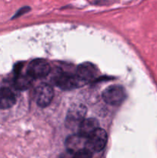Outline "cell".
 <instances>
[{"instance_id": "obj_1", "label": "cell", "mask_w": 157, "mask_h": 158, "mask_svg": "<svg viewBox=\"0 0 157 158\" xmlns=\"http://www.w3.org/2000/svg\"><path fill=\"white\" fill-rule=\"evenodd\" d=\"M107 134L106 131L98 128L87 138L86 149L92 152H99L104 149L107 143Z\"/></svg>"}, {"instance_id": "obj_2", "label": "cell", "mask_w": 157, "mask_h": 158, "mask_svg": "<svg viewBox=\"0 0 157 158\" xmlns=\"http://www.w3.org/2000/svg\"><path fill=\"white\" fill-rule=\"evenodd\" d=\"M103 100L109 104L117 106L124 101L126 97V93L123 86H112L103 91Z\"/></svg>"}, {"instance_id": "obj_3", "label": "cell", "mask_w": 157, "mask_h": 158, "mask_svg": "<svg viewBox=\"0 0 157 158\" xmlns=\"http://www.w3.org/2000/svg\"><path fill=\"white\" fill-rule=\"evenodd\" d=\"M86 114V108L83 104L72 105L69 108L66 115V123L69 127L78 128L82 122L85 120L84 117Z\"/></svg>"}, {"instance_id": "obj_4", "label": "cell", "mask_w": 157, "mask_h": 158, "mask_svg": "<svg viewBox=\"0 0 157 158\" xmlns=\"http://www.w3.org/2000/svg\"><path fill=\"white\" fill-rule=\"evenodd\" d=\"M50 71V65L47 61L42 59H37L31 62L29 65L27 73L32 79H38L46 77Z\"/></svg>"}, {"instance_id": "obj_5", "label": "cell", "mask_w": 157, "mask_h": 158, "mask_svg": "<svg viewBox=\"0 0 157 158\" xmlns=\"http://www.w3.org/2000/svg\"><path fill=\"white\" fill-rule=\"evenodd\" d=\"M55 85L63 90H71L79 86L81 80L77 76L61 73L56 75L54 80Z\"/></svg>"}, {"instance_id": "obj_6", "label": "cell", "mask_w": 157, "mask_h": 158, "mask_svg": "<svg viewBox=\"0 0 157 158\" xmlns=\"http://www.w3.org/2000/svg\"><path fill=\"white\" fill-rule=\"evenodd\" d=\"M53 89L50 85L42 83L35 89L36 103L40 107L49 106L53 98Z\"/></svg>"}, {"instance_id": "obj_7", "label": "cell", "mask_w": 157, "mask_h": 158, "mask_svg": "<svg viewBox=\"0 0 157 158\" xmlns=\"http://www.w3.org/2000/svg\"><path fill=\"white\" fill-rule=\"evenodd\" d=\"M97 73L96 66L89 62L82 63L77 68L76 76L82 82L94 80L97 77Z\"/></svg>"}, {"instance_id": "obj_8", "label": "cell", "mask_w": 157, "mask_h": 158, "mask_svg": "<svg viewBox=\"0 0 157 158\" xmlns=\"http://www.w3.org/2000/svg\"><path fill=\"white\" fill-rule=\"evenodd\" d=\"M86 142L87 138L82 137L79 134H76L70 136L66 139V146L68 151L74 154L81 150L85 149L86 148Z\"/></svg>"}, {"instance_id": "obj_9", "label": "cell", "mask_w": 157, "mask_h": 158, "mask_svg": "<svg viewBox=\"0 0 157 158\" xmlns=\"http://www.w3.org/2000/svg\"><path fill=\"white\" fill-rule=\"evenodd\" d=\"M99 127V122L95 119H85L78 127V134L85 138H88Z\"/></svg>"}, {"instance_id": "obj_10", "label": "cell", "mask_w": 157, "mask_h": 158, "mask_svg": "<svg viewBox=\"0 0 157 158\" xmlns=\"http://www.w3.org/2000/svg\"><path fill=\"white\" fill-rule=\"evenodd\" d=\"M15 101V96L11 89L8 88L0 89V109H9L14 106Z\"/></svg>"}, {"instance_id": "obj_11", "label": "cell", "mask_w": 157, "mask_h": 158, "mask_svg": "<svg viewBox=\"0 0 157 158\" xmlns=\"http://www.w3.org/2000/svg\"><path fill=\"white\" fill-rule=\"evenodd\" d=\"M33 79L28 73L26 74H17L15 80V86L17 89L24 90L30 87L32 83Z\"/></svg>"}, {"instance_id": "obj_12", "label": "cell", "mask_w": 157, "mask_h": 158, "mask_svg": "<svg viewBox=\"0 0 157 158\" xmlns=\"http://www.w3.org/2000/svg\"><path fill=\"white\" fill-rule=\"evenodd\" d=\"M72 158H92V152L85 148L74 154Z\"/></svg>"}]
</instances>
